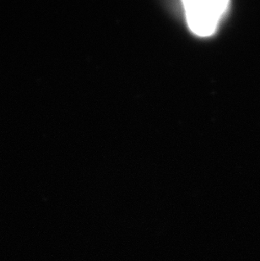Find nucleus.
Masks as SVG:
<instances>
[{
    "label": "nucleus",
    "mask_w": 260,
    "mask_h": 261,
    "mask_svg": "<svg viewBox=\"0 0 260 261\" xmlns=\"http://www.w3.org/2000/svg\"><path fill=\"white\" fill-rule=\"evenodd\" d=\"M228 5L226 0L184 1L189 28L201 37L213 34Z\"/></svg>",
    "instance_id": "1"
}]
</instances>
